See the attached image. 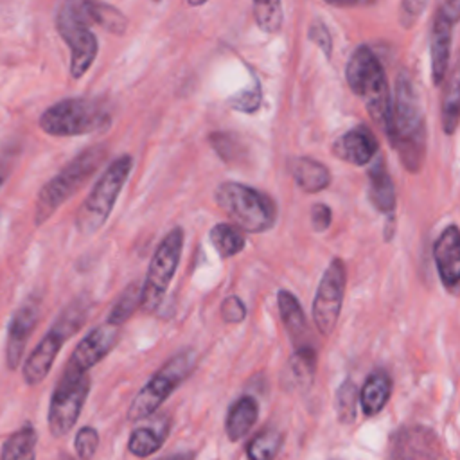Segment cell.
<instances>
[{"label": "cell", "instance_id": "60d3db41", "mask_svg": "<svg viewBox=\"0 0 460 460\" xmlns=\"http://www.w3.org/2000/svg\"><path fill=\"white\" fill-rule=\"evenodd\" d=\"M6 168L3 166V164H0V187H3V184H4V180H6Z\"/></svg>", "mask_w": 460, "mask_h": 460}, {"label": "cell", "instance_id": "d590c367", "mask_svg": "<svg viewBox=\"0 0 460 460\" xmlns=\"http://www.w3.org/2000/svg\"><path fill=\"white\" fill-rule=\"evenodd\" d=\"M309 40L318 46V49L325 55L327 60H331V55H333V39H331V33L327 30V26L320 21H315L309 28Z\"/></svg>", "mask_w": 460, "mask_h": 460}, {"label": "cell", "instance_id": "4dcf8cb0", "mask_svg": "<svg viewBox=\"0 0 460 460\" xmlns=\"http://www.w3.org/2000/svg\"><path fill=\"white\" fill-rule=\"evenodd\" d=\"M458 74L456 71L451 74L449 83L442 100V130L446 135H453L458 125Z\"/></svg>", "mask_w": 460, "mask_h": 460}, {"label": "cell", "instance_id": "d6986e66", "mask_svg": "<svg viewBox=\"0 0 460 460\" xmlns=\"http://www.w3.org/2000/svg\"><path fill=\"white\" fill-rule=\"evenodd\" d=\"M369 198L370 204L383 214L390 216L395 209V189L392 178L386 171L383 157H376L372 168L369 169Z\"/></svg>", "mask_w": 460, "mask_h": 460}, {"label": "cell", "instance_id": "d6a6232c", "mask_svg": "<svg viewBox=\"0 0 460 460\" xmlns=\"http://www.w3.org/2000/svg\"><path fill=\"white\" fill-rule=\"evenodd\" d=\"M214 152L227 162V164H238L245 157V146L243 143L232 135V134H214L211 137Z\"/></svg>", "mask_w": 460, "mask_h": 460}, {"label": "cell", "instance_id": "52a82bcc", "mask_svg": "<svg viewBox=\"0 0 460 460\" xmlns=\"http://www.w3.org/2000/svg\"><path fill=\"white\" fill-rule=\"evenodd\" d=\"M134 161L130 155H121L114 161L101 178L92 187L87 200L76 214V227L82 234H96L110 218L116 202L132 173Z\"/></svg>", "mask_w": 460, "mask_h": 460}, {"label": "cell", "instance_id": "83f0119b", "mask_svg": "<svg viewBox=\"0 0 460 460\" xmlns=\"http://www.w3.org/2000/svg\"><path fill=\"white\" fill-rule=\"evenodd\" d=\"M141 306V286L137 282L130 284L117 299V302L114 304L107 322L116 325V327H123L126 324V320L135 313V309Z\"/></svg>", "mask_w": 460, "mask_h": 460}, {"label": "cell", "instance_id": "5b68a950", "mask_svg": "<svg viewBox=\"0 0 460 460\" xmlns=\"http://www.w3.org/2000/svg\"><path fill=\"white\" fill-rule=\"evenodd\" d=\"M107 157L105 146H94L80 153L69 162L55 178H51L40 191L35 209V223L44 225L82 186L100 169Z\"/></svg>", "mask_w": 460, "mask_h": 460}, {"label": "cell", "instance_id": "277c9868", "mask_svg": "<svg viewBox=\"0 0 460 460\" xmlns=\"http://www.w3.org/2000/svg\"><path fill=\"white\" fill-rule=\"evenodd\" d=\"M214 200L218 207L239 227V230L263 234L277 221L275 202L250 186L225 182L216 189Z\"/></svg>", "mask_w": 460, "mask_h": 460}, {"label": "cell", "instance_id": "9a60e30c", "mask_svg": "<svg viewBox=\"0 0 460 460\" xmlns=\"http://www.w3.org/2000/svg\"><path fill=\"white\" fill-rule=\"evenodd\" d=\"M433 257L442 286L451 295H456L460 286V232L456 225H449L440 232L433 247Z\"/></svg>", "mask_w": 460, "mask_h": 460}, {"label": "cell", "instance_id": "ba28073f", "mask_svg": "<svg viewBox=\"0 0 460 460\" xmlns=\"http://www.w3.org/2000/svg\"><path fill=\"white\" fill-rule=\"evenodd\" d=\"M196 352L193 349H184L141 388L128 410L130 421H141L155 413L162 403L191 376L196 367Z\"/></svg>", "mask_w": 460, "mask_h": 460}, {"label": "cell", "instance_id": "9c48e42d", "mask_svg": "<svg viewBox=\"0 0 460 460\" xmlns=\"http://www.w3.org/2000/svg\"><path fill=\"white\" fill-rule=\"evenodd\" d=\"M56 28L60 37L71 49V76L80 80L96 62L100 44L91 31V22L83 3H65L56 13Z\"/></svg>", "mask_w": 460, "mask_h": 460}, {"label": "cell", "instance_id": "e0dca14e", "mask_svg": "<svg viewBox=\"0 0 460 460\" xmlns=\"http://www.w3.org/2000/svg\"><path fill=\"white\" fill-rule=\"evenodd\" d=\"M378 150L374 134L363 125L345 132L331 146L333 155L351 166H367L378 155Z\"/></svg>", "mask_w": 460, "mask_h": 460}, {"label": "cell", "instance_id": "4fadbf2b", "mask_svg": "<svg viewBox=\"0 0 460 460\" xmlns=\"http://www.w3.org/2000/svg\"><path fill=\"white\" fill-rule=\"evenodd\" d=\"M458 17H460V3H456V0L442 3L435 12L431 37H430V55H431V78L437 87L446 80V74H447L453 28L458 22Z\"/></svg>", "mask_w": 460, "mask_h": 460}, {"label": "cell", "instance_id": "4316f807", "mask_svg": "<svg viewBox=\"0 0 460 460\" xmlns=\"http://www.w3.org/2000/svg\"><path fill=\"white\" fill-rule=\"evenodd\" d=\"M282 446V433L275 428H266L257 433L247 447L248 460H275Z\"/></svg>", "mask_w": 460, "mask_h": 460}, {"label": "cell", "instance_id": "8d00e7d4", "mask_svg": "<svg viewBox=\"0 0 460 460\" xmlns=\"http://www.w3.org/2000/svg\"><path fill=\"white\" fill-rule=\"evenodd\" d=\"M221 317L225 322L229 324H239L247 318V306L245 302L236 297V295H230L223 300L221 304Z\"/></svg>", "mask_w": 460, "mask_h": 460}, {"label": "cell", "instance_id": "ac0fdd59", "mask_svg": "<svg viewBox=\"0 0 460 460\" xmlns=\"http://www.w3.org/2000/svg\"><path fill=\"white\" fill-rule=\"evenodd\" d=\"M277 302H279L281 320H282V324H284V327H286V333H288L291 343L295 345V349L311 345V343H309L308 320H306L304 309L300 308L299 299H297L291 291L281 290V291L277 293Z\"/></svg>", "mask_w": 460, "mask_h": 460}, {"label": "cell", "instance_id": "7a4b0ae2", "mask_svg": "<svg viewBox=\"0 0 460 460\" xmlns=\"http://www.w3.org/2000/svg\"><path fill=\"white\" fill-rule=\"evenodd\" d=\"M345 78L351 91L363 101L372 121L386 134L390 126L392 101L385 69L369 46H360L349 58Z\"/></svg>", "mask_w": 460, "mask_h": 460}, {"label": "cell", "instance_id": "5bb4252c", "mask_svg": "<svg viewBox=\"0 0 460 460\" xmlns=\"http://www.w3.org/2000/svg\"><path fill=\"white\" fill-rule=\"evenodd\" d=\"M119 334L121 327H116L108 322L96 327L78 343L65 369L80 374H89V370L117 345Z\"/></svg>", "mask_w": 460, "mask_h": 460}, {"label": "cell", "instance_id": "d4e9b609", "mask_svg": "<svg viewBox=\"0 0 460 460\" xmlns=\"http://www.w3.org/2000/svg\"><path fill=\"white\" fill-rule=\"evenodd\" d=\"M288 372H290L291 383H295L299 388H308L313 383L315 372H317L315 347L306 345V347L295 349V352L290 360V365H288Z\"/></svg>", "mask_w": 460, "mask_h": 460}, {"label": "cell", "instance_id": "836d02e7", "mask_svg": "<svg viewBox=\"0 0 460 460\" xmlns=\"http://www.w3.org/2000/svg\"><path fill=\"white\" fill-rule=\"evenodd\" d=\"M98 446H100V433L96 428L92 426H83L78 435H76V440H74V447H76V453L82 460H91L96 451H98Z\"/></svg>", "mask_w": 460, "mask_h": 460}, {"label": "cell", "instance_id": "7402d4cb", "mask_svg": "<svg viewBox=\"0 0 460 460\" xmlns=\"http://www.w3.org/2000/svg\"><path fill=\"white\" fill-rule=\"evenodd\" d=\"M291 171H293V178H295L297 186L304 193H309V195L320 193L331 184L329 169L322 162L309 159V157L297 159L293 162Z\"/></svg>", "mask_w": 460, "mask_h": 460}, {"label": "cell", "instance_id": "8992f818", "mask_svg": "<svg viewBox=\"0 0 460 460\" xmlns=\"http://www.w3.org/2000/svg\"><path fill=\"white\" fill-rule=\"evenodd\" d=\"M89 309L91 304L83 299H78L60 313L53 327L48 331V334L40 340L37 349L30 354V358L24 363L22 374L28 385H39L48 378L64 343L73 334H76L87 322Z\"/></svg>", "mask_w": 460, "mask_h": 460}, {"label": "cell", "instance_id": "74e56055", "mask_svg": "<svg viewBox=\"0 0 460 460\" xmlns=\"http://www.w3.org/2000/svg\"><path fill=\"white\" fill-rule=\"evenodd\" d=\"M426 3H419V0H404L399 6V24L404 30H410L417 22L421 13L426 10Z\"/></svg>", "mask_w": 460, "mask_h": 460}, {"label": "cell", "instance_id": "e575fe53", "mask_svg": "<svg viewBox=\"0 0 460 460\" xmlns=\"http://www.w3.org/2000/svg\"><path fill=\"white\" fill-rule=\"evenodd\" d=\"M229 105L234 110H239V112H247V114L257 112L259 107H261V89H259V85H256L254 91H243V92L232 96L229 100Z\"/></svg>", "mask_w": 460, "mask_h": 460}, {"label": "cell", "instance_id": "3957f363", "mask_svg": "<svg viewBox=\"0 0 460 460\" xmlns=\"http://www.w3.org/2000/svg\"><path fill=\"white\" fill-rule=\"evenodd\" d=\"M112 121V112L103 101L73 98L49 107L40 117V128L53 137H78L105 132Z\"/></svg>", "mask_w": 460, "mask_h": 460}, {"label": "cell", "instance_id": "30bf717a", "mask_svg": "<svg viewBox=\"0 0 460 460\" xmlns=\"http://www.w3.org/2000/svg\"><path fill=\"white\" fill-rule=\"evenodd\" d=\"M182 250L184 230L180 227H175L157 247L148 268L146 281L141 288V308L146 313H155L162 304L168 288L175 277V272L180 265Z\"/></svg>", "mask_w": 460, "mask_h": 460}, {"label": "cell", "instance_id": "603a6c76", "mask_svg": "<svg viewBox=\"0 0 460 460\" xmlns=\"http://www.w3.org/2000/svg\"><path fill=\"white\" fill-rule=\"evenodd\" d=\"M37 442H39L37 430L31 424H26L6 438L0 460H35Z\"/></svg>", "mask_w": 460, "mask_h": 460}, {"label": "cell", "instance_id": "f35d334b", "mask_svg": "<svg viewBox=\"0 0 460 460\" xmlns=\"http://www.w3.org/2000/svg\"><path fill=\"white\" fill-rule=\"evenodd\" d=\"M333 213L325 204H317L311 207V227L315 232H324L329 229Z\"/></svg>", "mask_w": 460, "mask_h": 460}, {"label": "cell", "instance_id": "f546056e", "mask_svg": "<svg viewBox=\"0 0 460 460\" xmlns=\"http://www.w3.org/2000/svg\"><path fill=\"white\" fill-rule=\"evenodd\" d=\"M358 406H360V390L351 379H345L336 392V413L340 422L352 424L358 413Z\"/></svg>", "mask_w": 460, "mask_h": 460}, {"label": "cell", "instance_id": "7c38bea8", "mask_svg": "<svg viewBox=\"0 0 460 460\" xmlns=\"http://www.w3.org/2000/svg\"><path fill=\"white\" fill-rule=\"evenodd\" d=\"M345 266L342 259L334 257L325 268L313 300V320L322 336H331L338 324L345 295Z\"/></svg>", "mask_w": 460, "mask_h": 460}, {"label": "cell", "instance_id": "b9f144b4", "mask_svg": "<svg viewBox=\"0 0 460 460\" xmlns=\"http://www.w3.org/2000/svg\"><path fill=\"white\" fill-rule=\"evenodd\" d=\"M60 460H76V458H73V456H69V455H62Z\"/></svg>", "mask_w": 460, "mask_h": 460}, {"label": "cell", "instance_id": "2e32d148", "mask_svg": "<svg viewBox=\"0 0 460 460\" xmlns=\"http://www.w3.org/2000/svg\"><path fill=\"white\" fill-rule=\"evenodd\" d=\"M39 318H40V302L37 300H28L13 315L8 327V340H6V363L12 370H15L21 365L22 354L39 324Z\"/></svg>", "mask_w": 460, "mask_h": 460}, {"label": "cell", "instance_id": "484cf974", "mask_svg": "<svg viewBox=\"0 0 460 460\" xmlns=\"http://www.w3.org/2000/svg\"><path fill=\"white\" fill-rule=\"evenodd\" d=\"M83 6H85V13H87V19L91 24H96L112 35L125 33L128 21L114 6L103 4V3H83Z\"/></svg>", "mask_w": 460, "mask_h": 460}, {"label": "cell", "instance_id": "cb8c5ba5", "mask_svg": "<svg viewBox=\"0 0 460 460\" xmlns=\"http://www.w3.org/2000/svg\"><path fill=\"white\" fill-rule=\"evenodd\" d=\"M209 239L221 259H229L241 254L247 245L245 234L230 223L214 225L209 232Z\"/></svg>", "mask_w": 460, "mask_h": 460}, {"label": "cell", "instance_id": "ffe728a7", "mask_svg": "<svg viewBox=\"0 0 460 460\" xmlns=\"http://www.w3.org/2000/svg\"><path fill=\"white\" fill-rule=\"evenodd\" d=\"M392 394V379L385 370L372 372L360 390V406L367 417L378 415L388 403Z\"/></svg>", "mask_w": 460, "mask_h": 460}, {"label": "cell", "instance_id": "1f68e13d", "mask_svg": "<svg viewBox=\"0 0 460 460\" xmlns=\"http://www.w3.org/2000/svg\"><path fill=\"white\" fill-rule=\"evenodd\" d=\"M254 17L257 26L265 33H279L282 26V4L281 3H256Z\"/></svg>", "mask_w": 460, "mask_h": 460}, {"label": "cell", "instance_id": "f1b7e54d", "mask_svg": "<svg viewBox=\"0 0 460 460\" xmlns=\"http://www.w3.org/2000/svg\"><path fill=\"white\" fill-rule=\"evenodd\" d=\"M166 431H159V428H137L130 435L128 440V449L135 456H150L155 451H159L164 444Z\"/></svg>", "mask_w": 460, "mask_h": 460}, {"label": "cell", "instance_id": "6da1fadb", "mask_svg": "<svg viewBox=\"0 0 460 460\" xmlns=\"http://www.w3.org/2000/svg\"><path fill=\"white\" fill-rule=\"evenodd\" d=\"M401 164L410 173H419L426 159V119L419 91L408 73L397 76L395 101L386 132Z\"/></svg>", "mask_w": 460, "mask_h": 460}, {"label": "cell", "instance_id": "8fae6325", "mask_svg": "<svg viewBox=\"0 0 460 460\" xmlns=\"http://www.w3.org/2000/svg\"><path fill=\"white\" fill-rule=\"evenodd\" d=\"M91 392V378L89 374H80L73 370H64L60 381L51 397L49 404V430L60 438L67 435L83 410L87 395Z\"/></svg>", "mask_w": 460, "mask_h": 460}, {"label": "cell", "instance_id": "ab89813d", "mask_svg": "<svg viewBox=\"0 0 460 460\" xmlns=\"http://www.w3.org/2000/svg\"><path fill=\"white\" fill-rule=\"evenodd\" d=\"M159 460H196V455L191 453V451H182V453H177V455H168V456H162Z\"/></svg>", "mask_w": 460, "mask_h": 460}, {"label": "cell", "instance_id": "44dd1931", "mask_svg": "<svg viewBox=\"0 0 460 460\" xmlns=\"http://www.w3.org/2000/svg\"><path fill=\"white\" fill-rule=\"evenodd\" d=\"M259 417V404L252 395L239 397L229 410L227 421H225V431L227 437L232 442L241 440L256 424Z\"/></svg>", "mask_w": 460, "mask_h": 460}]
</instances>
